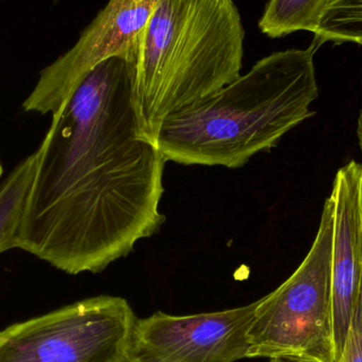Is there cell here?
<instances>
[{
  "label": "cell",
  "instance_id": "cell-7",
  "mask_svg": "<svg viewBox=\"0 0 362 362\" xmlns=\"http://www.w3.org/2000/svg\"><path fill=\"white\" fill-rule=\"evenodd\" d=\"M257 301L221 312L136 318L129 362H236L248 358Z\"/></svg>",
  "mask_w": 362,
  "mask_h": 362
},
{
  "label": "cell",
  "instance_id": "cell-14",
  "mask_svg": "<svg viewBox=\"0 0 362 362\" xmlns=\"http://www.w3.org/2000/svg\"><path fill=\"white\" fill-rule=\"evenodd\" d=\"M269 362H295V361H281V359H270Z\"/></svg>",
  "mask_w": 362,
  "mask_h": 362
},
{
  "label": "cell",
  "instance_id": "cell-11",
  "mask_svg": "<svg viewBox=\"0 0 362 362\" xmlns=\"http://www.w3.org/2000/svg\"><path fill=\"white\" fill-rule=\"evenodd\" d=\"M317 48L332 42L362 46V0H334L321 16L314 32Z\"/></svg>",
  "mask_w": 362,
  "mask_h": 362
},
{
  "label": "cell",
  "instance_id": "cell-8",
  "mask_svg": "<svg viewBox=\"0 0 362 362\" xmlns=\"http://www.w3.org/2000/svg\"><path fill=\"white\" fill-rule=\"evenodd\" d=\"M334 202L332 298L337 358L344 349L362 287V165L351 160L338 170Z\"/></svg>",
  "mask_w": 362,
  "mask_h": 362
},
{
  "label": "cell",
  "instance_id": "cell-9",
  "mask_svg": "<svg viewBox=\"0 0 362 362\" xmlns=\"http://www.w3.org/2000/svg\"><path fill=\"white\" fill-rule=\"evenodd\" d=\"M37 150L23 159L0 185V255L18 249V230L37 170Z\"/></svg>",
  "mask_w": 362,
  "mask_h": 362
},
{
  "label": "cell",
  "instance_id": "cell-12",
  "mask_svg": "<svg viewBox=\"0 0 362 362\" xmlns=\"http://www.w3.org/2000/svg\"><path fill=\"white\" fill-rule=\"evenodd\" d=\"M336 362H362V287L344 349Z\"/></svg>",
  "mask_w": 362,
  "mask_h": 362
},
{
  "label": "cell",
  "instance_id": "cell-13",
  "mask_svg": "<svg viewBox=\"0 0 362 362\" xmlns=\"http://www.w3.org/2000/svg\"><path fill=\"white\" fill-rule=\"evenodd\" d=\"M357 138H358V144L362 152V110L359 114L358 122H357Z\"/></svg>",
  "mask_w": 362,
  "mask_h": 362
},
{
  "label": "cell",
  "instance_id": "cell-1",
  "mask_svg": "<svg viewBox=\"0 0 362 362\" xmlns=\"http://www.w3.org/2000/svg\"><path fill=\"white\" fill-rule=\"evenodd\" d=\"M134 63L93 68L52 116L18 230V249L72 276L99 274L159 231L165 157L142 137Z\"/></svg>",
  "mask_w": 362,
  "mask_h": 362
},
{
  "label": "cell",
  "instance_id": "cell-6",
  "mask_svg": "<svg viewBox=\"0 0 362 362\" xmlns=\"http://www.w3.org/2000/svg\"><path fill=\"white\" fill-rule=\"evenodd\" d=\"M159 0H110L78 42L40 72L23 103L28 112L54 115L83 78L102 62L120 57L134 63L140 36Z\"/></svg>",
  "mask_w": 362,
  "mask_h": 362
},
{
  "label": "cell",
  "instance_id": "cell-3",
  "mask_svg": "<svg viewBox=\"0 0 362 362\" xmlns=\"http://www.w3.org/2000/svg\"><path fill=\"white\" fill-rule=\"evenodd\" d=\"M244 40L234 0H159L134 62L133 104L142 137L156 144L172 112L238 78Z\"/></svg>",
  "mask_w": 362,
  "mask_h": 362
},
{
  "label": "cell",
  "instance_id": "cell-4",
  "mask_svg": "<svg viewBox=\"0 0 362 362\" xmlns=\"http://www.w3.org/2000/svg\"><path fill=\"white\" fill-rule=\"evenodd\" d=\"M334 202L325 200L314 243L295 272L257 300L248 358L336 362L332 298Z\"/></svg>",
  "mask_w": 362,
  "mask_h": 362
},
{
  "label": "cell",
  "instance_id": "cell-16",
  "mask_svg": "<svg viewBox=\"0 0 362 362\" xmlns=\"http://www.w3.org/2000/svg\"><path fill=\"white\" fill-rule=\"evenodd\" d=\"M55 2L59 1V0H54Z\"/></svg>",
  "mask_w": 362,
  "mask_h": 362
},
{
  "label": "cell",
  "instance_id": "cell-15",
  "mask_svg": "<svg viewBox=\"0 0 362 362\" xmlns=\"http://www.w3.org/2000/svg\"><path fill=\"white\" fill-rule=\"evenodd\" d=\"M2 173H4V169H2L1 163H0V177H1Z\"/></svg>",
  "mask_w": 362,
  "mask_h": 362
},
{
  "label": "cell",
  "instance_id": "cell-5",
  "mask_svg": "<svg viewBox=\"0 0 362 362\" xmlns=\"http://www.w3.org/2000/svg\"><path fill=\"white\" fill-rule=\"evenodd\" d=\"M136 316L98 296L0 331V362H127Z\"/></svg>",
  "mask_w": 362,
  "mask_h": 362
},
{
  "label": "cell",
  "instance_id": "cell-17",
  "mask_svg": "<svg viewBox=\"0 0 362 362\" xmlns=\"http://www.w3.org/2000/svg\"><path fill=\"white\" fill-rule=\"evenodd\" d=\"M127 362H129V361H127Z\"/></svg>",
  "mask_w": 362,
  "mask_h": 362
},
{
  "label": "cell",
  "instance_id": "cell-10",
  "mask_svg": "<svg viewBox=\"0 0 362 362\" xmlns=\"http://www.w3.org/2000/svg\"><path fill=\"white\" fill-rule=\"evenodd\" d=\"M334 0H269L259 21L262 33L280 38L298 31L314 33Z\"/></svg>",
  "mask_w": 362,
  "mask_h": 362
},
{
  "label": "cell",
  "instance_id": "cell-2",
  "mask_svg": "<svg viewBox=\"0 0 362 362\" xmlns=\"http://www.w3.org/2000/svg\"><path fill=\"white\" fill-rule=\"evenodd\" d=\"M316 45L264 57L244 76L163 120L156 144L165 161L238 169L276 148L315 116Z\"/></svg>",
  "mask_w": 362,
  "mask_h": 362
}]
</instances>
